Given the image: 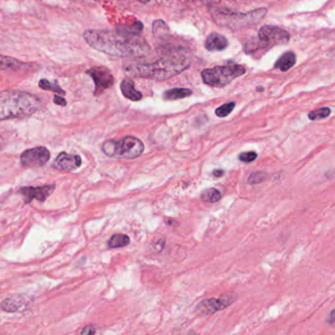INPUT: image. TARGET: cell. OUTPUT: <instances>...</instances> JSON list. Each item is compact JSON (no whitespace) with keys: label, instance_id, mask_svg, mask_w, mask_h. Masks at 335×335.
I'll return each instance as SVG.
<instances>
[{"label":"cell","instance_id":"cell-1","mask_svg":"<svg viewBox=\"0 0 335 335\" xmlns=\"http://www.w3.org/2000/svg\"><path fill=\"white\" fill-rule=\"evenodd\" d=\"M83 38L91 47L115 57L142 55L149 51L148 44L137 36L125 35L118 31L88 30L83 33Z\"/></svg>","mask_w":335,"mask_h":335},{"label":"cell","instance_id":"cell-2","mask_svg":"<svg viewBox=\"0 0 335 335\" xmlns=\"http://www.w3.org/2000/svg\"><path fill=\"white\" fill-rule=\"evenodd\" d=\"M189 67V62L182 55H170L151 63H133L126 67V73L136 78L165 80L176 76Z\"/></svg>","mask_w":335,"mask_h":335},{"label":"cell","instance_id":"cell-3","mask_svg":"<svg viewBox=\"0 0 335 335\" xmlns=\"http://www.w3.org/2000/svg\"><path fill=\"white\" fill-rule=\"evenodd\" d=\"M39 108V100L34 94L21 91H5L0 94V121L29 116Z\"/></svg>","mask_w":335,"mask_h":335},{"label":"cell","instance_id":"cell-4","mask_svg":"<svg viewBox=\"0 0 335 335\" xmlns=\"http://www.w3.org/2000/svg\"><path fill=\"white\" fill-rule=\"evenodd\" d=\"M102 151L110 158L132 160L141 157L144 151V145L135 137H125L121 140H109L102 145Z\"/></svg>","mask_w":335,"mask_h":335},{"label":"cell","instance_id":"cell-5","mask_svg":"<svg viewBox=\"0 0 335 335\" xmlns=\"http://www.w3.org/2000/svg\"><path fill=\"white\" fill-rule=\"evenodd\" d=\"M245 68L238 64H229L226 66L205 69L201 76L203 82L212 87L224 88L231 84L232 81L245 74Z\"/></svg>","mask_w":335,"mask_h":335},{"label":"cell","instance_id":"cell-6","mask_svg":"<svg viewBox=\"0 0 335 335\" xmlns=\"http://www.w3.org/2000/svg\"><path fill=\"white\" fill-rule=\"evenodd\" d=\"M267 14L265 8H260L249 13H232V12H218L214 15V20L219 26L240 29L249 27L259 23Z\"/></svg>","mask_w":335,"mask_h":335},{"label":"cell","instance_id":"cell-7","mask_svg":"<svg viewBox=\"0 0 335 335\" xmlns=\"http://www.w3.org/2000/svg\"><path fill=\"white\" fill-rule=\"evenodd\" d=\"M259 39L261 42L267 46L285 44L289 41V34L282 28L274 26H264L259 30Z\"/></svg>","mask_w":335,"mask_h":335},{"label":"cell","instance_id":"cell-8","mask_svg":"<svg viewBox=\"0 0 335 335\" xmlns=\"http://www.w3.org/2000/svg\"><path fill=\"white\" fill-rule=\"evenodd\" d=\"M21 163L25 167L37 168L43 166L50 160V152L44 147H36L25 150L21 154Z\"/></svg>","mask_w":335,"mask_h":335},{"label":"cell","instance_id":"cell-9","mask_svg":"<svg viewBox=\"0 0 335 335\" xmlns=\"http://www.w3.org/2000/svg\"><path fill=\"white\" fill-rule=\"evenodd\" d=\"M87 74L90 75L94 81L96 88L95 94H100L103 90L111 88L114 84V77L110 70L103 66L91 68L87 71Z\"/></svg>","mask_w":335,"mask_h":335},{"label":"cell","instance_id":"cell-10","mask_svg":"<svg viewBox=\"0 0 335 335\" xmlns=\"http://www.w3.org/2000/svg\"><path fill=\"white\" fill-rule=\"evenodd\" d=\"M55 190V184L44 185L42 187H24L20 190V194L24 198L26 203H30L34 200L40 202L46 201Z\"/></svg>","mask_w":335,"mask_h":335},{"label":"cell","instance_id":"cell-11","mask_svg":"<svg viewBox=\"0 0 335 335\" xmlns=\"http://www.w3.org/2000/svg\"><path fill=\"white\" fill-rule=\"evenodd\" d=\"M234 300L235 297L233 295H224L219 297V299L204 300L199 304L198 311L203 315L213 314L229 307Z\"/></svg>","mask_w":335,"mask_h":335},{"label":"cell","instance_id":"cell-12","mask_svg":"<svg viewBox=\"0 0 335 335\" xmlns=\"http://www.w3.org/2000/svg\"><path fill=\"white\" fill-rule=\"evenodd\" d=\"M81 165V158L79 156H73L67 152H60L54 161V166L57 169L64 171L76 170Z\"/></svg>","mask_w":335,"mask_h":335},{"label":"cell","instance_id":"cell-13","mask_svg":"<svg viewBox=\"0 0 335 335\" xmlns=\"http://www.w3.org/2000/svg\"><path fill=\"white\" fill-rule=\"evenodd\" d=\"M30 305V300L24 295H13L7 299H5L0 307L8 313H14V312H22L26 310Z\"/></svg>","mask_w":335,"mask_h":335},{"label":"cell","instance_id":"cell-14","mask_svg":"<svg viewBox=\"0 0 335 335\" xmlns=\"http://www.w3.org/2000/svg\"><path fill=\"white\" fill-rule=\"evenodd\" d=\"M229 46V40L218 33H212L205 41V47L209 51H221Z\"/></svg>","mask_w":335,"mask_h":335},{"label":"cell","instance_id":"cell-15","mask_svg":"<svg viewBox=\"0 0 335 335\" xmlns=\"http://www.w3.org/2000/svg\"><path fill=\"white\" fill-rule=\"evenodd\" d=\"M121 91L123 94L132 101H138L142 98L141 92L136 91L134 84L131 80H124L121 83Z\"/></svg>","mask_w":335,"mask_h":335},{"label":"cell","instance_id":"cell-16","mask_svg":"<svg viewBox=\"0 0 335 335\" xmlns=\"http://www.w3.org/2000/svg\"><path fill=\"white\" fill-rule=\"evenodd\" d=\"M295 61H296L295 54L289 51V53L284 54L283 56H281V58L276 61L274 67L280 69L283 72H285V71L289 70L290 68L293 67V65L295 64Z\"/></svg>","mask_w":335,"mask_h":335},{"label":"cell","instance_id":"cell-17","mask_svg":"<svg viewBox=\"0 0 335 335\" xmlns=\"http://www.w3.org/2000/svg\"><path fill=\"white\" fill-rule=\"evenodd\" d=\"M191 94H192V91L189 89L175 88V89H171V90L166 91L163 94V97L167 100H177V99L187 97V96L191 95Z\"/></svg>","mask_w":335,"mask_h":335},{"label":"cell","instance_id":"cell-18","mask_svg":"<svg viewBox=\"0 0 335 335\" xmlns=\"http://www.w3.org/2000/svg\"><path fill=\"white\" fill-rule=\"evenodd\" d=\"M129 237L125 234H115L113 235L109 241L108 247L110 249H117V248H124L129 244Z\"/></svg>","mask_w":335,"mask_h":335},{"label":"cell","instance_id":"cell-19","mask_svg":"<svg viewBox=\"0 0 335 335\" xmlns=\"http://www.w3.org/2000/svg\"><path fill=\"white\" fill-rule=\"evenodd\" d=\"M201 199H202V201H206V202L215 203V202H218L221 199V194L219 190H217L215 188H210L202 192Z\"/></svg>","mask_w":335,"mask_h":335},{"label":"cell","instance_id":"cell-20","mask_svg":"<svg viewBox=\"0 0 335 335\" xmlns=\"http://www.w3.org/2000/svg\"><path fill=\"white\" fill-rule=\"evenodd\" d=\"M39 88H41L42 90L54 92L56 94H65V91H63L62 88L55 82H50V81L46 80V79H42V80L39 81Z\"/></svg>","mask_w":335,"mask_h":335},{"label":"cell","instance_id":"cell-21","mask_svg":"<svg viewBox=\"0 0 335 335\" xmlns=\"http://www.w3.org/2000/svg\"><path fill=\"white\" fill-rule=\"evenodd\" d=\"M24 65V63L19 62L18 60L10 58V57H5L0 55V68L3 70H8V69H18V67Z\"/></svg>","mask_w":335,"mask_h":335},{"label":"cell","instance_id":"cell-22","mask_svg":"<svg viewBox=\"0 0 335 335\" xmlns=\"http://www.w3.org/2000/svg\"><path fill=\"white\" fill-rule=\"evenodd\" d=\"M330 114V109L328 108H322L311 111L308 114L310 120H320L328 117Z\"/></svg>","mask_w":335,"mask_h":335},{"label":"cell","instance_id":"cell-23","mask_svg":"<svg viewBox=\"0 0 335 335\" xmlns=\"http://www.w3.org/2000/svg\"><path fill=\"white\" fill-rule=\"evenodd\" d=\"M234 108H235V104L233 101L228 102L216 109V115L220 118L227 117L228 115H230L232 113Z\"/></svg>","mask_w":335,"mask_h":335},{"label":"cell","instance_id":"cell-24","mask_svg":"<svg viewBox=\"0 0 335 335\" xmlns=\"http://www.w3.org/2000/svg\"><path fill=\"white\" fill-rule=\"evenodd\" d=\"M267 178V174L265 172L262 171H258V172H254L249 176L248 179V183L250 184H259L261 182H263L264 180H266Z\"/></svg>","mask_w":335,"mask_h":335},{"label":"cell","instance_id":"cell-25","mask_svg":"<svg viewBox=\"0 0 335 335\" xmlns=\"http://www.w3.org/2000/svg\"><path fill=\"white\" fill-rule=\"evenodd\" d=\"M257 157H258V154L255 151L241 152L239 154V161L245 162V163H250V162L255 161L257 159Z\"/></svg>","mask_w":335,"mask_h":335},{"label":"cell","instance_id":"cell-26","mask_svg":"<svg viewBox=\"0 0 335 335\" xmlns=\"http://www.w3.org/2000/svg\"><path fill=\"white\" fill-rule=\"evenodd\" d=\"M53 100H54V104H56L57 106H61V107H66V106H67V101H66V99L63 98L62 96L58 95V94L54 95Z\"/></svg>","mask_w":335,"mask_h":335},{"label":"cell","instance_id":"cell-27","mask_svg":"<svg viewBox=\"0 0 335 335\" xmlns=\"http://www.w3.org/2000/svg\"><path fill=\"white\" fill-rule=\"evenodd\" d=\"M96 332V329L94 326H86L81 331L80 334H94Z\"/></svg>","mask_w":335,"mask_h":335},{"label":"cell","instance_id":"cell-28","mask_svg":"<svg viewBox=\"0 0 335 335\" xmlns=\"http://www.w3.org/2000/svg\"><path fill=\"white\" fill-rule=\"evenodd\" d=\"M327 322H329V323H331V324H334L335 323V308L334 310H332L331 312H330V314H329V317L327 318Z\"/></svg>","mask_w":335,"mask_h":335},{"label":"cell","instance_id":"cell-29","mask_svg":"<svg viewBox=\"0 0 335 335\" xmlns=\"http://www.w3.org/2000/svg\"><path fill=\"white\" fill-rule=\"evenodd\" d=\"M213 174H214V176H215V177H217V178H219V177H221L222 175L225 174V172H224V170H220V169H217V170H215V171L213 172Z\"/></svg>","mask_w":335,"mask_h":335},{"label":"cell","instance_id":"cell-30","mask_svg":"<svg viewBox=\"0 0 335 335\" xmlns=\"http://www.w3.org/2000/svg\"><path fill=\"white\" fill-rule=\"evenodd\" d=\"M141 2H142V3H147V2H149V0H139Z\"/></svg>","mask_w":335,"mask_h":335}]
</instances>
